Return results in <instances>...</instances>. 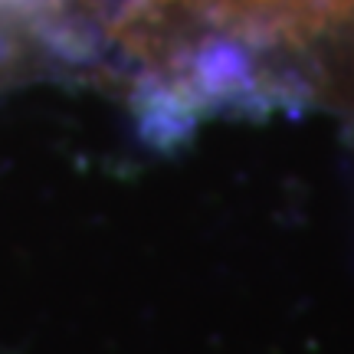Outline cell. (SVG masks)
<instances>
[{"label":"cell","instance_id":"1","mask_svg":"<svg viewBox=\"0 0 354 354\" xmlns=\"http://www.w3.org/2000/svg\"><path fill=\"white\" fill-rule=\"evenodd\" d=\"M282 13H286V39L295 53H302L308 76H312V59L325 43L354 33V0H282Z\"/></svg>","mask_w":354,"mask_h":354},{"label":"cell","instance_id":"2","mask_svg":"<svg viewBox=\"0 0 354 354\" xmlns=\"http://www.w3.org/2000/svg\"><path fill=\"white\" fill-rule=\"evenodd\" d=\"M46 3H50V0H0V17L20 20V24L30 30V24L46 10Z\"/></svg>","mask_w":354,"mask_h":354}]
</instances>
